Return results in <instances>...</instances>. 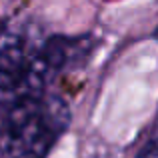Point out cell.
Returning a JSON list of instances; mask_svg holds the SVG:
<instances>
[{
	"instance_id": "2",
	"label": "cell",
	"mask_w": 158,
	"mask_h": 158,
	"mask_svg": "<svg viewBox=\"0 0 158 158\" xmlns=\"http://www.w3.org/2000/svg\"><path fill=\"white\" fill-rule=\"evenodd\" d=\"M58 74L50 38L34 40L12 22H0V104L42 96Z\"/></svg>"
},
{
	"instance_id": "1",
	"label": "cell",
	"mask_w": 158,
	"mask_h": 158,
	"mask_svg": "<svg viewBox=\"0 0 158 158\" xmlns=\"http://www.w3.org/2000/svg\"><path fill=\"white\" fill-rule=\"evenodd\" d=\"M68 122L66 102L50 94L0 104V158H46Z\"/></svg>"
}]
</instances>
